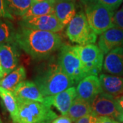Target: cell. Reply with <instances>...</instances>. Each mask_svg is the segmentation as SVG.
<instances>
[{
    "label": "cell",
    "mask_w": 123,
    "mask_h": 123,
    "mask_svg": "<svg viewBox=\"0 0 123 123\" xmlns=\"http://www.w3.org/2000/svg\"><path fill=\"white\" fill-rule=\"evenodd\" d=\"M15 43L34 60H46L60 50L63 45L57 33L19 27L17 30Z\"/></svg>",
    "instance_id": "cell-1"
},
{
    "label": "cell",
    "mask_w": 123,
    "mask_h": 123,
    "mask_svg": "<svg viewBox=\"0 0 123 123\" xmlns=\"http://www.w3.org/2000/svg\"><path fill=\"white\" fill-rule=\"evenodd\" d=\"M34 82L44 97L57 94L75 84L64 73L57 58L41 66L35 76Z\"/></svg>",
    "instance_id": "cell-2"
},
{
    "label": "cell",
    "mask_w": 123,
    "mask_h": 123,
    "mask_svg": "<svg viewBox=\"0 0 123 123\" xmlns=\"http://www.w3.org/2000/svg\"><path fill=\"white\" fill-rule=\"evenodd\" d=\"M18 111L13 123H51L57 115L51 107L35 101L17 100Z\"/></svg>",
    "instance_id": "cell-3"
},
{
    "label": "cell",
    "mask_w": 123,
    "mask_h": 123,
    "mask_svg": "<svg viewBox=\"0 0 123 123\" xmlns=\"http://www.w3.org/2000/svg\"><path fill=\"white\" fill-rule=\"evenodd\" d=\"M66 35L70 41L80 46L94 44L97 39V34L91 28L82 10L77 12L66 25Z\"/></svg>",
    "instance_id": "cell-4"
},
{
    "label": "cell",
    "mask_w": 123,
    "mask_h": 123,
    "mask_svg": "<svg viewBox=\"0 0 123 123\" xmlns=\"http://www.w3.org/2000/svg\"><path fill=\"white\" fill-rule=\"evenodd\" d=\"M59 51L57 62L61 68L75 84H79L87 75L75 46L63 44Z\"/></svg>",
    "instance_id": "cell-5"
},
{
    "label": "cell",
    "mask_w": 123,
    "mask_h": 123,
    "mask_svg": "<svg viewBox=\"0 0 123 123\" xmlns=\"http://www.w3.org/2000/svg\"><path fill=\"white\" fill-rule=\"evenodd\" d=\"M85 14L93 31L97 35L114 27L113 17L114 11L97 1H93L84 6Z\"/></svg>",
    "instance_id": "cell-6"
},
{
    "label": "cell",
    "mask_w": 123,
    "mask_h": 123,
    "mask_svg": "<svg viewBox=\"0 0 123 123\" xmlns=\"http://www.w3.org/2000/svg\"><path fill=\"white\" fill-rule=\"evenodd\" d=\"M75 49L83 64L87 76H98L101 72L104 62V53L96 44L76 45Z\"/></svg>",
    "instance_id": "cell-7"
},
{
    "label": "cell",
    "mask_w": 123,
    "mask_h": 123,
    "mask_svg": "<svg viewBox=\"0 0 123 123\" xmlns=\"http://www.w3.org/2000/svg\"><path fill=\"white\" fill-rule=\"evenodd\" d=\"M93 113L98 117H107L118 123H123V110L116 98L101 93L92 103Z\"/></svg>",
    "instance_id": "cell-8"
},
{
    "label": "cell",
    "mask_w": 123,
    "mask_h": 123,
    "mask_svg": "<svg viewBox=\"0 0 123 123\" xmlns=\"http://www.w3.org/2000/svg\"><path fill=\"white\" fill-rule=\"evenodd\" d=\"M21 27L37 30L59 33L65 27L58 21L54 14L42 17L21 18L19 21Z\"/></svg>",
    "instance_id": "cell-9"
},
{
    "label": "cell",
    "mask_w": 123,
    "mask_h": 123,
    "mask_svg": "<svg viewBox=\"0 0 123 123\" xmlns=\"http://www.w3.org/2000/svg\"><path fill=\"white\" fill-rule=\"evenodd\" d=\"M76 90L77 97L92 104L96 97L102 93L99 77L88 75L77 84Z\"/></svg>",
    "instance_id": "cell-10"
},
{
    "label": "cell",
    "mask_w": 123,
    "mask_h": 123,
    "mask_svg": "<svg viewBox=\"0 0 123 123\" xmlns=\"http://www.w3.org/2000/svg\"><path fill=\"white\" fill-rule=\"evenodd\" d=\"M77 98V90L75 86H72L57 94L45 97L44 104L54 106L62 116H66L73 101Z\"/></svg>",
    "instance_id": "cell-11"
},
{
    "label": "cell",
    "mask_w": 123,
    "mask_h": 123,
    "mask_svg": "<svg viewBox=\"0 0 123 123\" xmlns=\"http://www.w3.org/2000/svg\"><path fill=\"white\" fill-rule=\"evenodd\" d=\"M18 47L16 43L0 44V60L4 77L17 68L20 57Z\"/></svg>",
    "instance_id": "cell-12"
},
{
    "label": "cell",
    "mask_w": 123,
    "mask_h": 123,
    "mask_svg": "<svg viewBox=\"0 0 123 123\" xmlns=\"http://www.w3.org/2000/svg\"><path fill=\"white\" fill-rule=\"evenodd\" d=\"M98 46L104 54L113 49L123 47V30L113 27L100 35Z\"/></svg>",
    "instance_id": "cell-13"
},
{
    "label": "cell",
    "mask_w": 123,
    "mask_h": 123,
    "mask_svg": "<svg viewBox=\"0 0 123 123\" xmlns=\"http://www.w3.org/2000/svg\"><path fill=\"white\" fill-rule=\"evenodd\" d=\"M17 100L35 101L44 103L45 97L42 94L34 81L25 80L19 84L13 91Z\"/></svg>",
    "instance_id": "cell-14"
},
{
    "label": "cell",
    "mask_w": 123,
    "mask_h": 123,
    "mask_svg": "<svg viewBox=\"0 0 123 123\" xmlns=\"http://www.w3.org/2000/svg\"><path fill=\"white\" fill-rule=\"evenodd\" d=\"M103 69L109 75H123V47L114 49L106 54Z\"/></svg>",
    "instance_id": "cell-15"
},
{
    "label": "cell",
    "mask_w": 123,
    "mask_h": 123,
    "mask_svg": "<svg viewBox=\"0 0 123 123\" xmlns=\"http://www.w3.org/2000/svg\"><path fill=\"white\" fill-rule=\"evenodd\" d=\"M77 0H55L54 14L58 21L65 27L74 18L76 12Z\"/></svg>",
    "instance_id": "cell-16"
},
{
    "label": "cell",
    "mask_w": 123,
    "mask_h": 123,
    "mask_svg": "<svg viewBox=\"0 0 123 123\" xmlns=\"http://www.w3.org/2000/svg\"><path fill=\"white\" fill-rule=\"evenodd\" d=\"M99 80L103 93L115 98L123 94V77L121 76L101 74Z\"/></svg>",
    "instance_id": "cell-17"
},
{
    "label": "cell",
    "mask_w": 123,
    "mask_h": 123,
    "mask_svg": "<svg viewBox=\"0 0 123 123\" xmlns=\"http://www.w3.org/2000/svg\"><path fill=\"white\" fill-rule=\"evenodd\" d=\"M26 79V70L24 66H20L0 80V86L13 92L18 85Z\"/></svg>",
    "instance_id": "cell-18"
},
{
    "label": "cell",
    "mask_w": 123,
    "mask_h": 123,
    "mask_svg": "<svg viewBox=\"0 0 123 123\" xmlns=\"http://www.w3.org/2000/svg\"><path fill=\"white\" fill-rule=\"evenodd\" d=\"M93 113L92 104L77 97L73 101L66 116L75 123L81 118Z\"/></svg>",
    "instance_id": "cell-19"
},
{
    "label": "cell",
    "mask_w": 123,
    "mask_h": 123,
    "mask_svg": "<svg viewBox=\"0 0 123 123\" xmlns=\"http://www.w3.org/2000/svg\"><path fill=\"white\" fill-rule=\"evenodd\" d=\"M55 0H44L35 2L21 18L42 17L54 14V4Z\"/></svg>",
    "instance_id": "cell-20"
},
{
    "label": "cell",
    "mask_w": 123,
    "mask_h": 123,
    "mask_svg": "<svg viewBox=\"0 0 123 123\" xmlns=\"http://www.w3.org/2000/svg\"><path fill=\"white\" fill-rule=\"evenodd\" d=\"M0 98L2 101L6 110L8 111L12 122H14L18 115V105L17 97L13 92L6 90L0 86Z\"/></svg>",
    "instance_id": "cell-21"
},
{
    "label": "cell",
    "mask_w": 123,
    "mask_h": 123,
    "mask_svg": "<svg viewBox=\"0 0 123 123\" xmlns=\"http://www.w3.org/2000/svg\"><path fill=\"white\" fill-rule=\"evenodd\" d=\"M9 12L13 17H23L31 6L36 2L35 0H5Z\"/></svg>",
    "instance_id": "cell-22"
},
{
    "label": "cell",
    "mask_w": 123,
    "mask_h": 123,
    "mask_svg": "<svg viewBox=\"0 0 123 123\" xmlns=\"http://www.w3.org/2000/svg\"><path fill=\"white\" fill-rule=\"evenodd\" d=\"M17 30L9 19L0 18V44L15 43Z\"/></svg>",
    "instance_id": "cell-23"
},
{
    "label": "cell",
    "mask_w": 123,
    "mask_h": 123,
    "mask_svg": "<svg viewBox=\"0 0 123 123\" xmlns=\"http://www.w3.org/2000/svg\"><path fill=\"white\" fill-rule=\"evenodd\" d=\"M123 0H93V1H97L101 3L103 5L108 7L109 8L115 11L118 8V7L121 5Z\"/></svg>",
    "instance_id": "cell-24"
},
{
    "label": "cell",
    "mask_w": 123,
    "mask_h": 123,
    "mask_svg": "<svg viewBox=\"0 0 123 123\" xmlns=\"http://www.w3.org/2000/svg\"><path fill=\"white\" fill-rule=\"evenodd\" d=\"M113 23L114 27L123 30V9L121 8L114 12L113 17Z\"/></svg>",
    "instance_id": "cell-25"
},
{
    "label": "cell",
    "mask_w": 123,
    "mask_h": 123,
    "mask_svg": "<svg viewBox=\"0 0 123 123\" xmlns=\"http://www.w3.org/2000/svg\"><path fill=\"white\" fill-rule=\"evenodd\" d=\"M0 18H7L9 20H13L14 18L13 16L9 12L5 0H0Z\"/></svg>",
    "instance_id": "cell-26"
},
{
    "label": "cell",
    "mask_w": 123,
    "mask_h": 123,
    "mask_svg": "<svg viewBox=\"0 0 123 123\" xmlns=\"http://www.w3.org/2000/svg\"><path fill=\"white\" fill-rule=\"evenodd\" d=\"M98 116L94 113L86 116L84 118H81L77 120L75 123H97Z\"/></svg>",
    "instance_id": "cell-27"
},
{
    "label": "cell",
    "mask_w": 123,
    "mask_h": 123,
    "mask_svg": "<svg viewBox=\"0 0 123 123\" xmlns=\"http://www.w3.org/2000/svg\"><path fill=\"white\" fill-rule=\"evenodd\" d=\"M51 123H73V121L66 116H61L57 117Z\"/></svg>",
    "instance_id": "cell-28"
},
{
    "label": "cell",
    "mask_w": 123,
    "mask_h": 123,
    "mask_svg": "<svg viewBox=\"0 0 123 123\" xmlns=\"http://www.w3.org/2000/svg\"><path fill=\"white\" fill-rule=\"evenodd\" d=\"M97 123H118L112 119L107 117H98Z\"/></svg>",
    "instance_id": "cell-29"
},
{
    "label": "cell",
    "mask_w": 123,
    "mask_h": 123,
    "mask_svg": "<svg viewBox=\"0 0 123 123\" xmlns=\"http://www.w3.org/2000/svg\"><path fill=\"white\" fill-rule=\"evenodd\" d=\"M116 100L118 101V103H119L120 106L122 107V109L123 110V96L117 97V98H116Z\"/></svg>",
    "instance_id": "cell-30"
},
{
    "label": "cell",
    "mask_w": 123,
    "mask_h": 123,
    "mask_svg": "<svg viewBox=\"0 0 123 123\" xmlns=\"http://www.w3.org/2000/svg\"><path fill=\"white\" fill-rule=\"evenodd\" d=\"M79 2H81L83 6H86V4H90V3H91V2H93V0H78Z\"/></svg>",
    "instance_id": "cell-31"
},
{
    "label": "cell",
    "mask_w": 123,
    "mask_h": 123,
    "mask_svg": "<svg viewBox=\"0 0 123 123\" xmlns=\"http://www.w3.org/2000/svg\"><path fill=\"white\" fill-rule=\"evenodd\" d=\"M4 77V72H3V69L1 67V60H0V80L2 79Z\"/></svg>",
    "instance_id": "cell-32"
},
{
    "label": "cell",
    "mask_w": 123,
    "mask_h": 123,
    "mask_svg": "<svg viewBox=\"0 0 123 123\" xmlns=\"http://www.w3.org/2000/svg\"><path fill=\"white\" fill-rule=\"evenodd\" d=\"M36 2H38V1H44V0H35Z\"/></svg>",
    "instance_id": "cell-33"
},
{
    "label": "cell",
    "mask_w": 123,
    "mask_h": 123,
    "mask_svg": "<svg viewBox=\"0 0 123 123\" xmlns=\"http://www.w3.org/2000/svg\"><path fill=\"white\" fill-rule=\"evenodd\" d=\"M0 123H3L2 120H1V117H0Z\"/></svg>",
    "instance_id": "cell-34"
},
{
    "label": "cell",
    "mask_w": 123,
    "mask_h": 123,
    "mask_svg": "<svg viewBox=\"0 0 123 123\" xmlns=\"http://www.w3.org/2000/svg\"></svg>",
    "instance_id": "cell-35"
}]
</instances>
